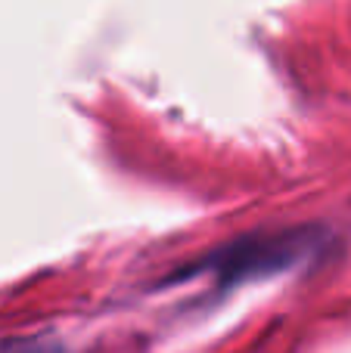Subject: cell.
Segmentation results:
<instances>
[{"label": "cell", "mask_w": 351, "mask_h": 353, "mask_svg": "<svg viewBox=\"0 0 351 353\" xmlns=\"http://www.w3.org/2000/svg\"><path fill=\"white\" fill-rule=\"evenodd\" d=\"M308 236L305 230H290V232H274L265 239H249L243 245L227 248L221 257V270H234L240 276H249L255 270H277L280 263H290L305 254L308 248Z\"/></svg>", "instance_id": "1"}, {"label": "cell", "mask_w": 351, "mask_h": 353, "mask_svg": "<svg viewBox=\"0 0 351 353\" xmlns=\"http://www.w3.org/2000/svg\"><path fill=\"white\" fill-rule=\"evenodd\" d=\"M0 353H62V344L50 335H25V338H3Z\"/></svg>", "instance_id": "2"}]
</instances>
